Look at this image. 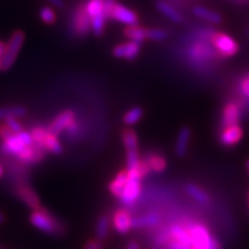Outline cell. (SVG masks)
I'll list each match as a JSON object with an SVG mask.
<instances>
[{"label":"cell","mask_w":249,"mask_h":249,"mask_svg":"<svg viewBox=\"0 0 249 249\" xmlns=\"http://www.w3.org/2000/svg\"><path fill=\"white\" fill-rule=\"evenodd\" d=\"M156 7L161 14L165 15L166 18H169L172 22L176 23H183L185 22V18L182 17L181 13H179L177 9H174L172 6L167 4L165 1H157L156 2Z\"/></svg>","instance_id":"19"},{"label":"cell","mask_w":249,"mask_h":249,"mask_svg":"<svg viewBox=\"0 0 249 249\" xmlns=\"http://www.w3.org/2000/svg\"><path fill=\"white\" fill-rule=\"evenodd\" d=\"M45 149L34 143L30 147H24L22 150L18 152L17 157L27 164H39L45 160Z\"/></svg>","instance_id":"9"},{"label":"cell","mask_w":249,"mask_h":249,"mask_svg":"<svg viewBox=\"0 0 249 249\" xmlns=\"http://www.w3.org/2000/svg\"><path fill=\"white\" fill-rule=\"evenodd\" d=\"M192 136V130L189 127H182L178 133L177 136V142H176V148H174V152L178 157H183L187 154L188 150V144L191 141Z\"/></svg>","instance_id":"14"},{"label":"cell","mask_w":249,"mask_h":249,"mask_svg":"<svg viewBox=\"0 0 249 249\" xmlns=\"http://www.w3.org/2000/svg\"><path fill=\"white\" fill-rule=\"evenodd\" d=\"M44 148L46 151L51 152V154L57 155V156L61 155L62 152H64V148H62L60 141L57 139V135L50 133L49 130H48V134H46Z\"/></svg>","instance_id":"26"},{"label":"cell","mask_w":249,"mask_h":249,"mask_svg":"<svg viewBox=\"0 0 249 249\" xmlns=\"http://www.w3.org/2000/svg\"><path fill=\"white\" fill-rule=\"evenodd\" d=\"M246 165H247V170H248V172H249V160H247V163H246Z\"/></svg>","instance_id":"44"},{"label":"cell","mask_w":249,"mask_h":249,"mask_svg":"<svg viewBox=\"0 0 249 249\" xmlns=\"http://www.w3.org/2000/svg\"><path fill=\"white\" fill-rule=\"evenodd\" d=\"M108 18L117 21V22L124 23L126 26H135L139 23V15L126 6L118 4L116 1L114 5L112 6L110 14H108Z\"/></svg>","instance_id":"5"},{"label":"cell","mask_w":249,"mask_h":249,"mask_svg":"<svg viewBox=\"0 0 249 249\" xmlns=\"http://www.w3.org/2000/svg\"><path fill=\"white\" fill-rule=\"evenodd\" d=\"M108 231H110V219L107 216L103 214L98 218L97 225H96V236L97 240L103 241L107 238Z\"/></svg>","instance_id":"28"},{"label":"cell","mask_w":249,"mask_h":249,"mask_svg":"<svg viewBox=\"0 0 249 249\" xmlns=\"http://www.w3.org/2000/svg\"><path fill=\"white\" fill-rule=\"evenodd\" d=\"M140 157H139V151L138 150H129L127 151V170H134L138 169L140 164Z\"/></svg>","instance_id":"33"},{"label":"cell","mask_w":249,"mask_h":249,"mask_svg":"<svg viewBox=\"0 0 249 249\" xmlns=\"http://www.w3.org/2000/svg\"><path fill=\"white\" fill-rule=\"evenodd\" d=\"M158 222H160V216L157 213H148L133 219L132 229H142V227L154 226Z\"/></svg>","instance_id":"27"},{"label":"cell","mask_w":249,"mask_h":249,"mask_svg":"<svg viewBox=\"0 0 249 249\" xmlns=\"http://www.w3.org/2000/svg\"><path fill=\"white\" fill-rule=\"evenodd\" d=\"M127 181H128V171L123 170L120 172H118L117 176L114 177V179L108 185V189H110L111 194L119 198L121 194H123Z\"/></svg>","instance_id":"15"},{"label":"cell","mask_w":249,"mask_h":249,"mask_svg":"<svg viewBox=\"0 0 249 249\" xmlns=\"http://www.w3.org/2000/svg\"><path fill=\"white\" fill-rule=\"evenodd\" d=\"M244 136V130L239 124H233V126L223 128L219 135V142L224 147H233L241 141Z\"/></svg>","instance_id":"11"},{"label":"cell","mask_w":249,"mask_h":249,"mask_svg":"<svg viewBox=\"0 0 249 249\" xmlns=\"http://www.w3.org/2000/svg\"><path fill=\"white\" fill-rule=\"evenodd\" d=\"M73 123H75V113L71 110H65L54 118V120L50 124L48 130L54 135H58L68 128Z\"/></svg>","instance_id":"10"},{"label":"cell","mask_w":249,"mask_h":249,"mask_svg":"<svg viewBox=\"0 0 249 249\" xmlns=\"http://www.w3.org/2000/svg\"><path fill=\"white\" fill-rule=\"evenodd\" d=\"M124 36L129 40H134V42L143 43L144 40L148 39V29L144 27L138 26H127L126 29L124 30Z\"/></svg>","instance_id":"20"},{"label":"cell","mask_w":249,"mask_h":249,"mask_svg":"<svg viewBox=\"0 0 249 249\" xmlns=\"http://www.w3.org/2000/svg\"><path fill=\"white\" fill-rule=\"evenodd\" d=\"M95 241L96 240H92V239H90L89 241H87V244L85 245L83 249H93V247H95Z\"/></svg>","instance_id":"39"},{"label":"cell","mask_w":249,"mask_h":249,"mask_svg":"<svg viewBox=\"0 0 249 249\" xmlns=\"http://www.w3.org/2000/svg\"><path fill=\"white\" fill-rule=\"evenodd\" d=\"M193 13H194L196 17L202 18V20L208 21V22L213 23V24H219L222 23L223 18L222 15L217 12L211 11V9L203 7V6H194L193 8Z\"/></svg>","instance_id":"16"},{"label":"cell","mask_w":249,"mask_h":249,"mask_svg":"<svg viewBox=\"0 0 249 249\" xmlns=\"http://www.w3.org/2000/svg\"><path fill=\"white\" fill-rule=\"evenodd\" d=\"M48 1L55 8H62L64 7V0H48Z\"/></svg>","instance_id":"38"},{"label":"cell","mask_w":249,"mask_h":249,"mask_svg":"<svg viewBox=\"0 0 249 249\" xmlns=\"http://www.w3.org/2000/svg\"><path fill=\"white\" fill-rule=\"evenodd\" d=\"M29 222L40 232L50 235H60L65 232V226L51 213L40 207L33 210L29 216Z\"/></svg>","instance_id":"1"},{"label":"cell","mask_w":249,"mask_h":249,"mask_svg":"<svg viewBox=\"0 0 249 249\" xmlns=\"http://www.w3.org/2000/svg\"><path fill=\"white\" fill-rule=\"evenodd\" d=\"M27 114V108L21 105H14V107H0V121H5L9 118H22Z\"/></svg>","instance_id":"23"},{"label":"cell","mask_w":249,"mask_h":249,"mask_svg":"<svg viewBox=\"0 0 249 249\" xmlns=\"http://www.w3.org/2000/svg\"><path fill=\"white\" fill-rule=\"evenodd\" d=\"M5 124L8 127L9 130H12L14 134L20 133L21 130H23L22 124H20V121L15 119V118H9V119L5 120Z\"/></svg>","instance_id":"36"},{"label":"cell","mask_w":249,"mask_h":249,"mask_svg":"<svg viewBox=\"0 0 249 249\" xmlns=\"http://www.w3.org/2000/svg\"><path fill=\"white\" fill-rule=\"evenodd\" d=\"M186 192L191 197L194 198L195 201H197L201 204H209L210 203V196L204 189H202L201 187L194 185V183H188L186 186Z\"/></svg>","instance_id":"22"},{"label":"cell","mask_w":249,"mask_h":249,"mask_svg":"<svg viewBox=\"0 0 249 249\" xmlns=\"http://www.w3.org/2000/svg\"><path fill=\"white\" fill-rule=\"evenodd\" d=\"M46 134H48V129H45L44 127H40V126L35 127V128L31 130V136H33L34 142L42 148H44Z\"/></svg>","instance_id":"32"},{"label":"cell","mask_w":249,"mask_h":249,"mask_svg":"<svg viewBox=\"0 0 249 249\" xmlns=\"http://www.w3.org/2000/svg\"><path fill=\"white\" fill-rule=\"evenodd\" d=\"M143 117V108L140 107H132L124 113V124H127V126H134L141 120Z\"/></svg>","instance_id":"30"},{"label":"cell","mask_w":249,"mask_h":249,"mask_svg":"<svg viewBox=\"0 0 249 249\" xmlns=\"http://www.w3.org/2000/svg\"><path fill=\"white\" fill-rule=\"evenodd\" d=\"M104 0H89L86 4V11L88 13L90 20L99 15H104V8H103ZM107 18V17H105Z\"/></svg>","instance_id":"29"},{"label":"cell","mask_w":249,"mask_h":249,"mask_svg":"<svg viewBox=\"0 0 249 249\" xmlns=\"http://www.w3.org/2000/svg\"><path fill=\"white\" fill-rule=\"evenodd\" d=\"M90 29H91V24H90V18L87 13L86 7L79 8L75 15V30L80 35H87Z\"/></svg>","instance_id":"18"},{"label":"cell","mask_w":249,"mask_h":249,"mask_svg":"<svg viewBox=\"0 0 249 249\" xmlns=\"http://www.w3.org/2000/svg\"><path fill=\"white\" fill-rule=\"evenodd\" d=\"M169 37L167 31L163 29H158V28H152V29H148V39L155 40V42H161Z\"/></svg>","instance_id":"34"},{"label":"cell","mask_w":249,"mask_h":249,"mask_svg":"<svg viewBox=\"0 0 249 249\" xmlns=\"http://www.w3.org/2000/svg\"><path fill=\"white\" fill-rule=\"evenodd\" d=\"M170 235L172 240H176L180 242V244L188 246V247H193V241L189 234L188 229L183 227L181 225H172L170 229Z\"/></svg>","instance_id":"17"},{"label":"cell","mask_w":249,"mask_h":249,"mask_svg":"<svg viewBox=\"0 0 249 249\" xmlns=\"http://www.w3.org/2000/svg\"><path fill=\"white\" fill-rule=\"evenodd\" d=\"M5 49H6V44H5V43L0 42V58H1L2 54H4Z\"/></svg>","instance_id":"41"},{"label":"cell","mask_w":249,"mask_h":249,"mask_svg":"<svg viewBox=\"0 0 249 249\" xmlns=\"http://www.w3.org/2000/svg\"><path fill=\"white\" fill-rule=\"evenodd\" d=\"M0 70H1V58H0Z\"/></svg>","instance_id":"45"},{"label":"cell","mask_w":249,"mask_h":249,"mask_svg":"<svg viewBox=\"0 0 249 249\" xmlns=\"http://www.w3.org/2000/svg\"><path fill=\"white\" fill-rule=\"evenodd\" d=\"M24 34L22 31H15L13 35L11 36V39L6 44V49L4 54L1 57V70L7 71L14 65L17 60L21 49H22L24 43Z\"/></svg>","instance_id":"2"},{"label":"cell","mask_w":249,"mask_h":249,"mask_svg":"<svg viewBox=\"0 0 249 249\" xmlns=\"http://www.w3.org/2000/svg\"><path fill=\"white\" fill-rule=\"evenodd\" d=\"M140 194H141V179L128 176V181H127L123 194L119 197L120 202L126 207H129V205L135 203Z\"/></svg>","instance_id":"7"},{"label":"cell","mask_w":249,"mask_h":249,"mask_svg":"<svg viewBox=\"0 0 249 249\" xmlns=\"http://www.w3.org/2000/svg\"><path fill=\"white\" fill-rule=\"evenodd\" d=\"M211 43H213L217 52L222 57H233L240 51V46L238 42L233 38L232 36L227 35L225 33H219V31H213L210 37Z\"/></svg>","instance_id":"3"},{"label":"cell","mask_w":249,"mask_h":249,"mask_svg":"<svg viewBox=\"0 0 249 249\" xmlns=\"http://www.w3.org/2000/svg\"><path fill=\"white\" fill-rule=\"evenodd\" d=\"M240 90L246 97H249V76H246L240 82Z\"/></svg>","instance_id":"37"},{"label":"cell","mask_w":249,"mask_h":249,"mask_svg":"<svg viewBox=\"0 0 249 249\" xmlns=\"http://www.w3.org/2000/svg\"><path fill=\"white\" fill-rule=\"evenodd\" d=\"M2 173H4V170H2V166H1V165H0V178H1V177H2Z\"/></svg>","instance_id":"43"},{"label":"cell","mask_w":249,"mask_h":249,"mask_svg":"<svg viewBox=\"0 0 249 249\" xmlns=\"http://www.w3.org/2000/svg\"><path fill=\"white\" fill-rule=\"evenodd\" d=\"M248 36H249V30H248Z\"/></svg>","instance_id":"46"},{"label":"cell","mask_w":249,"mask_h":249,"mask_svg":"<svg viewBox=\"0 0 249 249\" xmlns=\"http://www.w3.org/2000/svg\"><path fill=\"white\" fill-rule=\"evenodd\" d=\"M145 163L148 164L149 169H150V172L154 173H161L164 172L165 169H166V160L163 157V156L157 155V154H151L147 156L145 158Z\"/></svg>","instance_id":"24"},{"label":"cell","mask_w":249,"mask_h":249,"mask_svg":"<svg viewBox=\"0 0 249 249\" xmlns=\"http://www.w3.org/2000/svg\"><path fill=\"white\" fill-rule=\"evenodd\" d=\"M15 194H17L18 197L20 198L28 208H30L31 210H37L42 207V205H40V200L38 195L36 194V192L34 191L30 186L23 185V183H18V185L15 187Z\"/></svg>","instance_id":"8"},{"label":"cell","mask_w":249,"mask_h":249,"mask_svg":"<svg viewBox=\"0 0 249 249\" xmlns=\"http://www.w3.org/2000/svg\"><path fill=\"white\" fill-rule=\"evenodd\" d=\"M241 117V111L239 105L236 103H231L225 105L224 107L223 113H222V120H220V126L223 128H226V127L233 126V124H238L239 120H240Z\"/></svg>","instance_id":"12"},{"label":"cell","mask_w":249,"mask_h":249,"mask_svg":"<svg viewBox=\"0 0 249 249\" xmlns=\"http://www.w3.org/2000/svg\"><path fill=\"white\" fill-rule=\"evenodd\" d=\"M213 51L209 48L207 44H203V43H197V44L193 45V48L189 50V55L193 59L198 61L208 60V59H211V55L213 57Z\"/></svg>","instance_id":"21"},{"label":"cell","mask_w":249,"mask_h":249,"mask_svg":"<svg viewBox=\"0 0 249 249\" xmlns=\"http://www.w3.org/2000/svg\"><path fill=\"white\" fill-rule=\"evenodd\" d=\"M39 18L46 24H53L57 21V14H55L54 9L50 6H43L39 9Z\"/></svg>","instance_id":"31"},{"label":"cell","mask_w":249,"mask_h":249,"mask_svg":"<svg viewBox=\"0 0 249 249\" xmlns=\"http://www.w3.org/2000/svg\"><path fill=\"white\" fill-rule=\"evenodd\" d=\"M5 220H6L5 214L2 213L1 211H0V224H4V223H5Z\"/></svg>","instance_id":"42"},{"label":"cell","mask_w":249,"mask_h":249,"mask_svg":"<svg viewBox=\"0 0 249 249\" xmlns=\"http://www.w3.org/2000/svg\"><path fill=\"white\" fill-rule=\"evenodd\" d=\"M127 249H140V246L136 241H130L128 245H127Z\"/></svg>","instance_id":"40"},{"label":"cell","mask_w":249,"mask_h":249,"mask_svg":"<svg viewBox=\"0 0 249 249\" xmlns=\"http://www.w3.org/2000/svg\"><path fill=\"white\" fill-rule=\"evenodd\" d=\"M189 234H191L193 247L195 249H209L213 236L210 234L209 230L202 224H192L188 227Z\"/></svg>","instance_id":"4"},{"label":"cell","mask_w":249,"mask_h":249,"mask_svg":"<svg viewBox=\"0 0 249 249\" xmlns=\"http://www.w3.org/2000/svg\"><path fill=\"white\" fill-rule=\"evenodd\" d=\"M141 52V43L129 40L126 43H120L112 49V54L118 59H124V60L133 61L139 57Z\"/></svg>","instance_id":"6"},{"label":"cell","mask_w":249,"mask_h":249,"mask_svg":"<svg viewBox=\"0 0 249 249\" xmlns=\"http://www.w3.org/2000/svg\"><path fill=\"white\" fill-rule=\"evenodd\" d=\"M121 139H123V143L126 148V151L129 150H138L139 148V140L136 133L133 129L126 128L121 132Z\"/></svg>","instance_id":"25"},{"label":"cell","mask_w":249,"mask_h":249,"mask_svg":"<svg viewBox=\"0 0 249 249\" xmlns=\"http://www.w3.org/2000/svg\"><path fill=\"white\" fill-rule=\"evenodd\" d=\"M0 249H4V248H0Z\"/></svg>","instance_id":"47"},{"label":"cell","mask_w":249,"mask_h":249,"mask_svg":"<svg viewBox=\"0 0 249 249\" xmlns=\"http://www.w3.org/2000/svg\"><path fill=\"white\" fill-rule=\"evenodd\" d=\"M17 136L24 147H30V145H33L34 143H35L34 142L33 136H31V133L26 132V130H21L20 133L17 134Z\"/></svg>","instance_id":"35"},{"label":"cell","mask_w":249,"mask_h":249,"mask_svg":"<svg viewBox=\"0 0 249 249\" xmlns=\"http://www.w3.org/2000/svg\"><path fill=\"white\" fill-rule=\"evenodd\" d=\"M133 218L126 209H119L113 214V226L120 234H127L132 230Z\"/></svg>","instance_id":"13"},{"label":"cell","mask_w":249,"mask_h":249,"mask_svg":"<svg viewBox=\"0 0 249 249\" xmlns=\"http://www.w3.org/2000/svg\"><path fill=\"white\" fill-rule=\"evenodd\" d=\"M248 200H249V198H248Z\"/></svg>","instance_id":"48"}]
</instances>
